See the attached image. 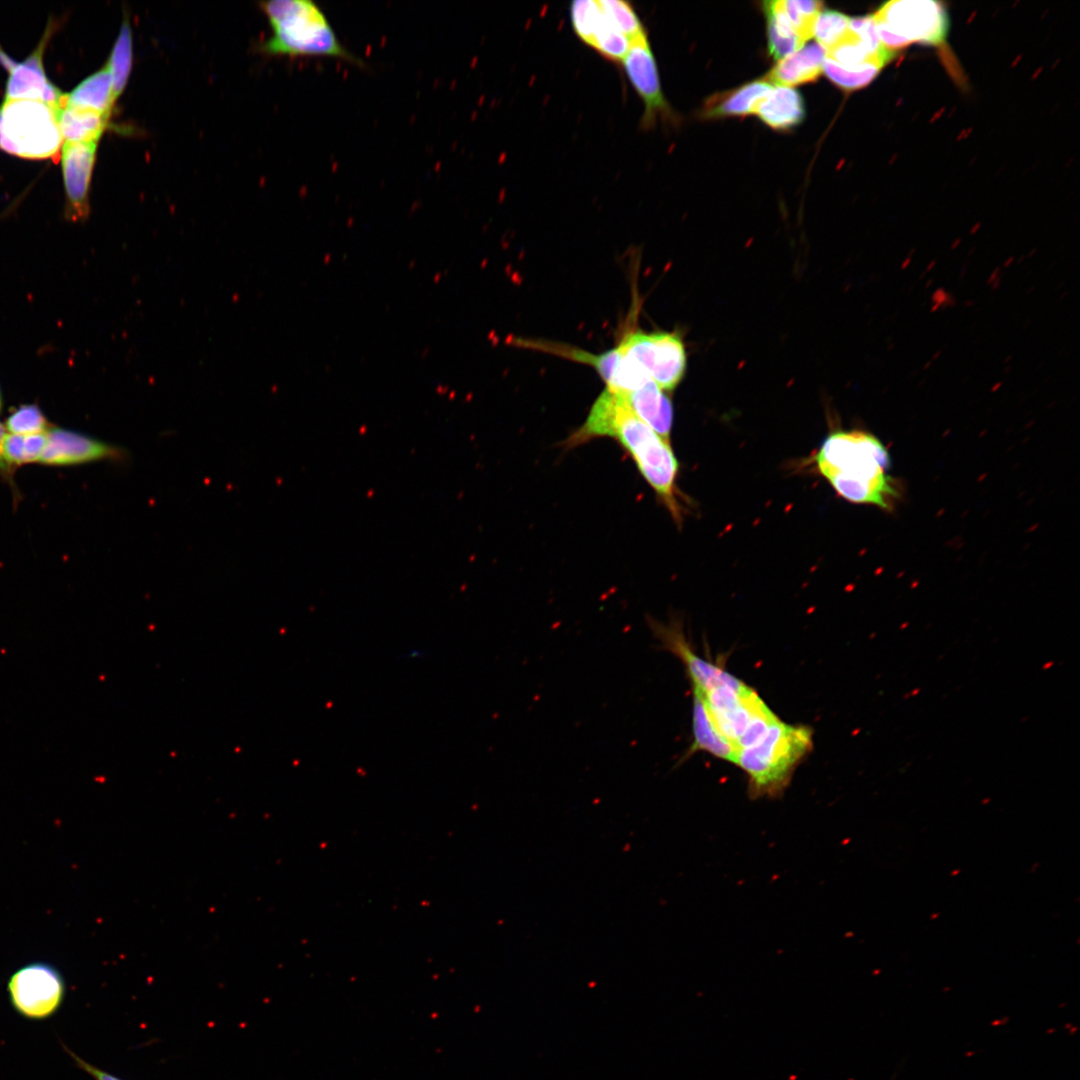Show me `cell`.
<instances>
[{"instance_id": "1f68e13d", "label": "cell", "mask_w": 1080, "mask_h": 1080, "mask_svg": "<svg viewBox=\"0 0 1080 1080\" xmlns=\"http://www.w3.org/2000/svg\"><path fill=\"white\" fill-rule=\"evenodd\" d=\"M849 24L850 17L847 15L835 10H824L815 22L813 35L816 42L828 50L846 34Z\"/></svg>"}, {"instance_id": "5b68a950", "label": "cell", "mask_w": 1080, "mask_h": 1080, "mask_svg": "<svg viewBox=\"0 0 1080 1080\" xmlns=\"http://www.w3.org/2000/svg\"><path fill=\"white\" fill-rule=\"evenodd\" d=\"M871 16L882 45L895 54L914 43L941 46L950 30L947 9L940 1L891 0Z\"/></svg>"}, {"instance_id": "7a4b0ae2", "label": "cell", "mask_w": 1080, "mask_h": 1080, "mask_svg": "<svg viewBox=\"0 0 1080 1080\" xmlns=\"http://www.w3.org/2000/svg\"><path fill=\"white\" fill-rule=\"evenodd\" d=\"M818 471L846 500L892 509L899 490L889 475L890 457L874 435L863 431H836L822 442L815 455Z\"/></svg>"}, {"instance_id": "4316f807", "label": "cell", "mask_w": 1080, "mask_h": 1080, "mask_svg": "<svg viewBox=\"0 0 1080 1080\" xmlns=\"http://www.w3.org/2000/svg\"><path fill=\"white\" fill-rule=\"evenodd\" d=\"M591 46L606 58L620 61L627 54L630 42L611 24L601 10L600 21Z\"/></svg>"}, {"instance_id": "e575fe53", "label": "cell", "mask_w": 1080, "mask_h": 1080, "mask_svg": "<svg viewBox=\"0 0 1080 1080\" xmlns=\"http://www.w3.org/2000/svg\"><path fill=\"white\" fill-rule=\"evenodd\" d=\"M424 654L425 653L423 651H421L420 649H413L409 653H407V655H405V657H407V658H417V657L424 656Z\"/></svg>"}, {"instance_id": "4dcf8cb0", "label": "cell", "mask_w": 1080, "mask_h": 1080, "mask_svg": "<svg viewBox=\"0 0 1080 1080\" xmlns=\"http://www.w3.org/2000/svg\"><path fill=\"white\" fill-rule=\"evenodd\" d=\"M601 17L598 1L576 0L570 5V18L576 35L586 44L592 45L594 34Z\"/></svg>"}, {"instance_id": "2e32d148", "label": "cell", "mask_w": 1080, "mask_h": 1080, "mask_svg": "<svg viewBox=\"0 0 1080 1080\" xmlns=\"http://www.w3.org/2000/svg\"><path fill=\"white\" fill-rule=\"evenodd\" d=\"M693 690L692 731L693 742L685 753V760L689 755L704 751L709 754L735 764L738 748L728 740L716 727L707 708L703 693L695 686Z\"/></svg>"}, {"instance_id": "484cf974", "label": "cell", "mask_w": 1080, "mask_h": 1080, "mask_svg": "<svg viewBox=\"0 0 1080 1080\" xmlns=\"http://www.w3.org/2000/svg\"><path fill=\"white\" fill-rule=\"evenodd\" d=\"M599 7L611 22L630 42L647 38L646 32L630 3L621 0H599Z\"/></svg>"}, {"instance_id": "d590c367", "label": "cell", "mask_w": 1080, "mask_h": 1080, "mask_svg": "<svg viewBox=\"0 0 1080 1080\" xmlns=\"http://www.w3.org/2000/svg\"><path fill=\"white\" fill-rule=\"evenodd\" d=\"M0 409H1V397H0Z\"/></svg>"}, {"instance_id": "9a60e30c", "label": "cell", "mask_w": 1080, "mask_h": 1080, "mask_svg": "<svg viewBox=\"0 0 1080 1080\" xmlns=\"http://www.w3.org/2000/svg\"><path fill=\"white\" fill-rule=\"evenodd\" d=\"M49 35L48 28L32 54L9 70L5 100H36L58 110L64 104L65 94L49 81L43 67V51Z\"/></svg>"}, {"instance_id": "3957f363", "label": "cell", "mask_w": 1080, "mask_h": 1080, "mask_svg": "<svg viewBox=\"0 0 1080 1080\" xmlns=\"http://www.w3.org/2000/svg\"><path fill=\"white\" fill-rule=\"evenodd\" d=\"M273 29L264 50L270 54L332 57L359 67L366 63L337 37L319 6L311 0H274L261 4Z\"/></svg>"}, {"instance_id": "f546056e", "label": "cell", "mask_w": 1080, "mask_h": 1080, "mask_svg": "<svg viewBox=\"0 0 1080 1080\" xmlns=\"http://www.w3.org/2000/svg\"><path fill=\"white\" fill-rule=\"evenodd\" d=\"M823 70L826 76L841 89L852 91L866 87L881 72L882 68L871 66L862 69L849 70L841 67L832 60L825 58Z\"/></svg>"}, {"instance_id": "8992f818", "label": "cell", "mask_w": 1080, "mask_h": 1080, "mask_svg": "<svg viewBox=\"0 0 1080 1080\" xmlns=\"http://www.w3.org/2000/svg\"><path fill=\"white\" fill-rule=\"evenodd\" d=\"M58 109L36 100H5L0 107V149L26 159L55 156L63 138Z\"/></svg>"}, {"instance_id": "836d02e7", "label": "cell", "mask_w": 1080, "mask_h": 1080, "mask_svg": "<svg viewBox=\"0 0 1080 1080\" xmlns=\"http://www.w3.org/2000/svg\"><path fill=\"white\" fill-rule=\"evenodd\" d=\"M5 436H6V429H5V426H3V425H2L1 423H0V473L2 472V458H1V454H2V447H3V442H4V439H5Z\"/></svg>"}, {"instance_id": "e0dca14e", "label": "cell", "mask_w": 1080, "mask_h": 1080, "mask_svg": "<svg viewBox=\"0 0 1080 1080\" xmlns=\"http://www.w3.org/2000/svg\"><path fill=\"white\" fill-rule=\"evenodd\" d=\"M631 411L662 438L669 441L673 422L670 398L653 380L622 394Z\"/></svg>"}, {"instance_id": "52a82bcc", "label": "cell", "mask_w": 1080, "mask_h": 1080, "mask_svg": "<svg viewBox=\"0 0 1080 1080\" xmlns=\"http://www.w3.org/2000/svg\"><path fill=\"white\" fill-rule=\"evenodd\" d=\"M702 693L716 727L738 750L755 744L778 720L747 685L741 688L722 685Z\"/></svg>"}, {"instance_id": "6da1fadb", "label": "cell", "mask_w": 1080, "mask_h": 1080, "mask_svg": "<svg viewBox=\"0 0 1080 1080\" xmlns=\"http://www.w3.org/2000/svg\"><path fill=\"white\" fill-rule=\"evenodd\" d=\"M602 436L614 437L622 444L674 520L680 522L682 510L675 485L679 465L669 441L640 420L622 394L607 388L595 400L584 424L568 443L576 446Z\"/></svg>"}, {"instance_id": "4fadbf2b", "label": "cell", "mask_w": 1080, "mask_h": 1080, "mask_svg": "<svg viewBox=\"0 0 1080 1080\" xmlns=\"http://www.w3.org/2000/svg\"><path fill=\"white\" fill-rule=\"evenodd\" d=\"M98 142H64L61 164L66 194V217L80 221L89 215V188Z\"/></svg>"}, {"instance_id": "7402d4cb", "label": "cell", "mask_w": 1080, "mask_h": 1080, "mask_svg": "<svg viewBox=\"0 0 1080 1080\" xmlns=\"http://www.w3.org/2000/svg\"><path fill=\"white\" fill-rule=\"evenodd\" d=\"M763 10L767 20L768 51L771 57L782 60L804 46L806 42L792 25L781 1H765Z\"/></svg>"}, {"instance_id": "603a6c76", "label": "cell", "mask_w": 1080, "mask_h": 1080, "mask_svg": "<svg viewBox=\"0 0 1080 1080\" xmlns=\"http://www.w3.org/2000/svg\"><path fill=\"white\" fill-rule=\"evenodd\" d=\"M115 100L112 78L107 66L84 79L69 94H65V104L106 115L111 114Z\"/></svg>"}, {"instance_id": "d6986e66", "label": "cell", "mask_w": 1080, "mask_h": 1080, "mask_svg": "<svg viewBox=\"0 0 1080 1080\" xmlns=\"http://www.w3.org/2000/svg\"><path fill=\"white\" fill-rule=\"evenodd\" d=\"M772 86L767 80H755L738 88L711 96L701 112L705 119L745 116L754 113L757 104Z\"/></svg>"}, {"instance_id": "d4e9b609", "label": "cell", "mask_w": 1080, "mask_h": 1080, "mask_svg": "<svg viewBox=\"0 0 1080 1080\" xmlns=\"http://www.w3.org/2000/svg\"><path fill=\"white\" fill-rule=\"evenodd\" d=\"M132 48L131 28L129 23L124 21L106 65L112 78L116 99L125 89L130 75L133 58Z\"/></svg>"}, {"instance_id": "83f0119b", "label": "cell", "mask_w": 1080, "mask_h": 1080, "mask_svg": "<svg viewBox=\"0 0 1080 1080\" xmlns=\"http://www.w3.org/2000/svg\"><path fill=\"white\" fill-rule=\"evenodd\" d=\"M5 429L10 434L37 435L45 434L51 428L48 419L37 405L25 404L8 416Z\"/></svg>"}, {"instance_id": "7c38bea8", "label": "cell", "mask_w": 1080, "mask_h": 1080, "mask_svg": "<svg viewBox=\"0 0 1080 1080\" xmlns=\"http://www.w3.org/2000/svg\"><path fill=\"white\" fill-rule=\"evenodd\" d=\"M122 448L76 431L51 428L40 463L50 466H73L102 460H122Z\"/></svg>"}, {"instance_id": "ba28073f", "label": "cell", "mask_w": 1080, "mask_h": 1080, "mask_svg": "<svg viewBox=\"0 0 1080 1080\" xmlns=\"http://www.w3.org/2000/svg\"><path fill=\"white\" fill-rule=\"evenodd\" d=\"M618 347L663 390H673L685 375L686 349L677 333L637 330L626 334Z\"/></svg>"}, {"instance_id": "ffe728a7", "label": "cell", "mask_w": 1080, "mask_h": 1080, "mask_svg": "<svg viewBox=\"0 0 1080 1080\" xmlns=\"http://www.w3.org/2000/svg\"><path fill=\"white\" fill-rule=\"evenodd\" d=\"M769 127L787 130L798 126L805 117L801 94L792 87L777 86L757 104L754 113Z\"/></svg>"}, {"instance_id": "cb8c5ba5", "label": "cell", "mask_w": 1080, "mask_h": 1080, "mask_svg": "<svg viewBox=\"0 0 1080 1080\" xmlns=\"http://www.w3.org/2000/svg\"><path fill=\"white\" fill-rule=\"evenodd\" d=\"M46 441L45 434H6L2 447V474L10 476L17 467L40 462Z\"/></svg>"}, {"instance_id": "f1b7e54d", "label": "cell", "mask_w": 1080, "mask_h": 1080, "mask_svg": "<svg viewBox=\"0 0 1080 1080\" xmlns=\"http://www.w3.org/2000/svg\"><path fill=\"white\" fill-rule=\"evenodd\" d=\"M781 3L799 36L805 42L809 40L813 36L814 25L823 3L812 0H782Z\"/></svg>"}, {"instance_id": "ac0fdd59", "label": "cell", "mask_w": 1080, "mask_h": 1080, "mask_svg": "<svg viewBox=\"0 0 1080 1080\" xmlns=\"http://www.w3.org/2000/svg\"><path fill=\"white\" fill-rule=\"evenodd\" d=\"M826 50L817 42L804 45L780 60L767 75L778 86H795L815 81L823 71Z\"/></svg>"}, {"instance_id": "8fae6325", "label": "cell", "mask_w": 1080, "mask_h": 1080, "mask_svg": "<svg viewBox=\"0 0 1080 1080\" xmlns=\"http://www.w3.org/2000/svg\"><path fill=\"white\" fill-rule=\"evenodd\" d=\"M528 343L529 346L591 366L606 382V388L615 393L627 394L651 380L619 347L592 354L563 344L536 341Z\"/></svg>"}, {"instance_id": "5bb4252c", "label": "cell", "mask_w": 1080, "mask_h": 1080, "mask_svg": "<svg viewBox=\"0 0 1080 1080\" xmlns=\"http://www.w3.org/2000/svg\"><path fill=\"white\" fill-rule=\"evenodd\" d=\"M623 64L630 82L645 105L642 124L649 127L658 116L669 114V108L661 90L657 65L647 38L630 45Z\"/></svg>"}, {"instance_id": "9c48e42d", "label": "cell", "mask_w": 1080, "mask_h": 1080, "mask_svg": "<svg viewBox=\"0 0 1080 1080\" xmlns=\"http://www.w3.org/2000/svg\"><path fill=\"white\" fill-rule=\"evenodd\" d=\"M14 1010L24 1018L43 1020L53 1016L65 996L61 973L44 962L27 964L16 970L7 984Z\"/></svg>"}, {"instance_id": "44dd1931", "label": "cell", "mask_w": 1080, "mask_h": 1080, "mask_svg": "<svg viewBox=\"0 0 1080 1080\" xmlns=\"http://www.w3.org/2000/svg\"><path fill=\"white\" fill-rule=\"evenodd\" d=\"M110 115L64 104L57 112L59 129L64 142H98Z\"/></svg>"}, {"instance_id": "30bf717a", "label": "cell", "mask_w": 1080, "mask_h": 1080, "mask_svg": "<svg viewBox=\"0 0 1080 1080\" xmlns=\"http://www.w3.org/2000/svg\"><path fill=\"white\" fill-rule=\"evenodd\" d=\"M647 624L660 647L674 654L686 667L692 686L706 692L717 686L741 688L746 684L722 667L698 656L689 644L682 625L670 621L663 623L647 617Z\"/></svg>"}, {"instance_id": "277c9868", "label": "cell", "mask_w": 1080, "mask_h": 1080, "mask_svg": "<svg viewBox=\"0 0 1080 1080\" xmlns=\"http://www.w3.org/2000/svg\"><path fill=\"white\" fill-rule=\"evenodd\" d=\"M812 730L779 719L753 745L740 749L735 764L748 777L751 798H777L812 748Z\"/></svg>"}, {"instance_id": "d6a6232c", "label": "cell", "mask_w": 1080, "mask_h": 1080, "mask_svg": "<svg viewBox=\"0 0 1080 1080\" xmlns=\"http://www.w3.org/2000/svg\"><path fill=\"white\" fill-rule=\"evenodd\" d=\"M63 1048L68 1053V1055L74 1060L76 1065L80 1069H82L83 1071H85L86 1073L91 1075L95 1080H121L120 1078H118V1077H116L114 1075H111V1074L107 1073L106 1071H103V1070L93 1066L92 1064L86 1062L85 1060L80 1058L78 1055H76L73 1051L68 1049V1047H66L65 1045H63Z\"/></svg>"}]
</instances>
